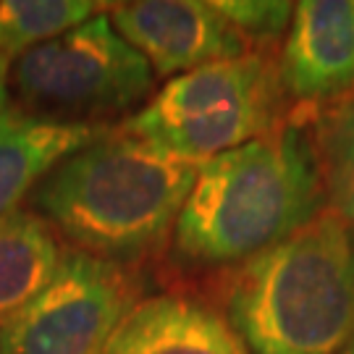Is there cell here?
<instances>
[{
	"mask_svg": "<svg viewBox=\"0 0 354 354\" xmlns=\"http://www.w3.org/2000/svg\"><path fill=\"white\" fill-rule=\"evenodd\" d=\"M134 294L124 266L66 247L50 283L0 320V354H105Z\"/></svg>",
	"mask_w": 354,
	"mask_h": 354,
	"instance_id": "obj_6",
	"label": "cell"
},
{
	"mask_svg": "<svg viewBox=\"0 0 354 354\" xmlns=\"http://www.w3.org/2000/svg\"><path fill=\"white\" fill-rule=\"evenodd\" d=\"M108 11L111 3L92 0H6L0 3V55L11 64Z\"/></svg>",
	"mask_w": 354,
	"mask_h": 354,
	"instance_id": "obj_13",
	"label": "cell"
},
{
	"mask_svg": "<svg viewBox=\"0 0 354 354\" xmlns=\"http://www.w3.org/2000/svg\"><path fill=\"white\" fill-rule=\"evenodd\" d=\"M8 76H11V64L0 55V113L11 108V89H8Z\"/></svg>",
	"mask_w": 354,
	"mask_h": 354,
	"instance_id": "obj_15",
	"label": "cell"
},
{
	"mask_svg": "<svg viewBox=\"0 0 354 354\" xmlns=\"http://www.w3.org/2000/svg\"><path fill=\"white\" fill-rule=\"evenodd\" d=\"M342 354H354V336H352V342H349V344H346V346L342 349Z\"/></svg>",
	"mask_w": 354,
	"mask_h": 354,
	"instance_id": "obj_16",
	"label": "cell"
},
{
	"mask_svg": "<svg viewBox=\"0 0 354 354\" xmlns=\"http://www.w3.org/2000/svg\"><path fill=\"white\" fill-rule=\"evenodd\" d=\"M223 315L250 354H342L354 336V226L326 207L239 266Z\"/></svg>",
	"mask_w": 354,
	"mask_h": 354,
	"instance_id": "obj_3",
	"label": "cell"
},
{
	"mask_svg": "<svg viewBox=\"0 0 354 354\" xmlns=\"http://www.w3.org/2000/svg\"><path fill=\"white\" fill-rule=\"evenodd\" d=\"M150 64L115 32L108 13L16 58L8 76L13 108L61 121L111 127L108 118L137 113L155 95Z\"/></svg>",
	"mask_w": 354,
	"mask_h": 354,
	"instance_id": "obj_5",
	"label": "cell"
},
{
	"mask_svg": "<svg viewBox=\"0 0 354 354\" xmlns=\"http://www.w3.org/2000/svg\"><path fill=\"white\" fill-rule=\"evenodd\" d=\"M326 210L317 152L302 118L197 165L174 226L178 257L239 268Z\"/></svg>",
	"mask_w": 354,
	"mask_h": 354,
	"instance_id": "obj_1",
	"label": "cell"
},
{
	"mask_svg": "<svg viewBox=\"0 0 354 354\" xmlns=\"http://www.w3.org/2000/svg\"><path fill=\"white\" fill-rule=\"evenodd\" d=\"M113 127L61 124L8 108L0 113V215L16 210L68 155L102 140Z\"/></svg>",
	"mask_w": 354,
	"mask_h": 354,
	"instance_id": "obj_10",
	"label": "cell"
},
{
	"mask_svg": "<svg viewBox=\"0 0 354 354\" xmlns=\"http://www.w3.org/2000/svg\"><path fill=\"white\" fill-rule=\"evenodd\" d=\"M215 6L260 53L283 42L294 13V3L283 0H215Z\"/></svg>",
	"mask_w": 354,
	"mask_h": 354,
	"instance_id": "obj_14",
	"label": "cell"
},
{
	"mask_svg": "<svg viewBox=\"0 0 354 354\" xmlns=\"http://www.w3.org/2000/svg\"><path fill=\"white\" fill-rule=\"evenodd\" d=\"M315 145L326 207L354 226V95L310 111H297Z\"/></svg>",
	"mask_w": 354,
	"mask_h": 354,
	"instance_id": "obj_12",
	"label": "cell"
},
{
	"mask_svg": "<svg viewBox=\"0 0 354 354\" xmlns=\"http://www.w3.org/2000/svg\"><path fill=\"white\" fill-rule=\"evenodd\" d=\"M281 84L297 111L354 95V0L294 3L279 50Z\"/></svg>",
	"mask_w": 354,
	"mask_h": 354,
	"instance_id": "obj_8",
	"label": "cell"
},
{
	"mask_svg": "<svg viewBox=\"0 0 354 354\" xmlns=\"http://www.w3.org/2000/svg\"><path fill=\"white\" fill-rule=\"evenodd\" d=\"M108 19L160 79L254 53L239 29L218 11L215 0L111 3Z\"/></svg>",
	"mask_w": 354,
	"mask_h": 354,
	"instance_id": "obj_7",
	"label": "cell"
},
{
	"mask_svg": "<svg viewBox=\"0 0 354 354\" xmlns=\"http://www.w3.org/2000/svg\"><path fill=\"white\" fill-rule=\"evenodd\" d=\"M58 234L35 210L0 215V320L19 313L53 281L64 257Z\"/></svg>",
	"mask_w": 354,
	"mask_h": 354,
	"instance_id": "obj_11",
	"label": "cell"
},
{
	"mask_svg": "<svg viewBox=\"0 0 354 354\" xmlns=\"http://www.w3.org/2000/svg\"><path fill=\"white\" fill-rule=\"evenodd\" d=\"M197 165L115 127L55 165L29 205L68 247L127 266L174 236Z\"/></svg>",
	"mask_w": 354,
	"mask_h": 354,
	"instance_id": "obj_2",
	"label": "cell"
},
{
	"mask_svg": "<svg viewBox=\"0 0 354 354\" xmlns=\"http://www.w3.org/2000/svg\"><path fill=\"white\" fill-rule=\"evenodd\" d=\"M105 354H250L223 310L184 297L158 294L134 302Z\"/></svg>",
	"mask_w": 354,
	"mask_h": 354,
	"instance_id": "obj_9",
	"label": "cell"
},
{
	"mask_svg": "<svg viewBox=\"0 0 354 354\" xmlns=\"http://www.w3.org/2000/svg\"><path fill=\"white\" fill-rule=\"evenodd\" d=\"M286 100L276 55L254 50L168 79L121 129L205 163L281 127Z\"/></svg>",
	"mask_w": 354,
	"mask_h": 354,
	"instance_id": "obj_4",
	"label": "cell"
}]
</instances>
